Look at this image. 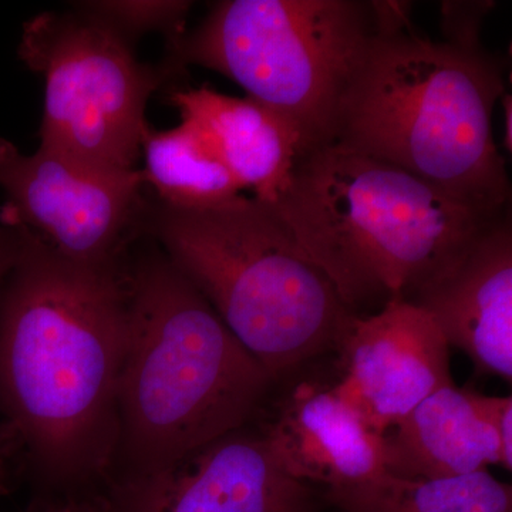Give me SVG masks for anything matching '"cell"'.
<instances>
[{
	"label": "cell",
	"mask_w": 512,
	"mask_h": 512,
	"mask_svg": "<svg viewBox=\"0 0 512 512\" xmlns=\"http://www.w3.org/2000/svg\"><path fill=\"white\" fill-rule=\"evenodd\" d=\"M505 62L412 32L370 39L340 99L332 143L392 164L487 215L510 210L493 134Z\"/></svg>",
	"instance_id": "obj_3"
},
{
	"label": "cell",
	"mask_w": 512,
	"mask_h": 512,
	"mask_svg": "<svg viewBox=\"0 0 512 512\" xmlns=\"http://www.w3.org/2000/svg\"><path fill=\"white\" fill-rule=\"evenodd\" d=\"M373 36L390 37L412 32L413 2L403 0H372L367 2Z\"/></svg>",
	"instance_id": "obj_20"
},
{
	"label": "cell",
	"mask_w": 512,
	"mask_h": 512,
	"mask_svg": "<svg viewBox=\"0 0 512 512\" xmlns=\"http://www.w3.org/2000/svg\"><path fill=\"white\" fill-rule=\"evenodd\" d=\"M20 237L18 228L0 224V285L5 281L10 269L18 259ZM10 485V473L0 456V493H6Z\"/></svg>",
	"instance_id": "obj_21"
},
{
	"label": "cell",
	"mask_w": 512,
	"mask_h": 512,
	"mask_svg": "<svg viewBox=\"0 0 512 512\" xmlns=\"http://www.w3.org/2000/svg\"><path fill=\"white\" fill-rule=\"evenodd\" d=\"M501 106L504 113V146L508 153L512 151V97L510 93L505 92L501 96Z\"/></svg>",
	"instance_id": "obj_22"
},
{
	"label": "cell",
	"mask_w": 512,
	"mask_h": 512,
	"mask_svg": "<svg viewBox=\"0 0 512 512\" xmlns=\"http://www.w3.org/2000/svg\"><path fill=\"white\" fill-rule=\"evenodd\" d=\"M143 231L275 383L338 352L357 316L274 210L254 197L201 208L150 202Z\"/></svg>",
	"instance_id": "obj_5"
},
{
	"label": "cell",
	"mask_w": 512,
	"mask_h": 512,
	"mask_svg": "<svg viewBox=\"0 0 512 512\" xmlns=\"http://www.w3.org/2000/svg\"><path fill=\"white\" fill-rule=\"evenodd\" d=\"M477 372L512 379V224L498 215L457 261L410 299Z\"/></svg>",
	"instance_id": "obj_11"
},
{
	"label": "cell",
	"mask_w": 512,
	"mask_h": 512,
	"mask_svg": "<svg viewBox=\"0 0 512 512\" xmlns=\"http://www.w3.org/2000/svg\"><path fill=\"white\" fill-rule=\"evenodd\" d=\"M269 207L356 315L410 301L497 218L336 143L301 151Z\"/></svg>",
	"instance_id": "obj_4"
},
{
	"label": "cell",
	"mask_w": 512,
	"mask_h": 512,
	"mask_svg": "<svg viewBox=\"0 0 512 512\" xmlns=\"http://www.w3.org/2000/svg\"><path fill=\"white\" fill-rule=\"evenodd\" d=\"M338 352L342 376L333 389L383 436L431 393L454 384L439 326L404 299L355 316Z\"/></svg>",
	"instance_id": "obj_10"
},
{
	"label": "cell",
	"mask_w": 512,
	"mask_h": 512,
	"mask_svg": "<svg viewBox=\"0 0 512 512\" xmlns=\"http://www.w3.org/2000/svg\"><path fill=\"white\" fill-rule=\"evenodd\" d=\"M141 156L144 181L160 204L210 207L241 194L242 188L207 138L188 120L170 130L148 128Z\"/></svg>",
	"instance_id": "obj_15"
},
{
	"label": "cell",
	"mask_w": 512,
	"mask_h": 512,
	"mask_svg": "<svg viewBox=\"0 0 512 512\" xmlns=\"http://www.w3.org/2000/svg\"><path fill=\"white\" fill-rule=\"evenodd\" d=\"M372 37L362 0H224L168 47L165 70L228 77L291 121L306 150L332 143L340 99Z\"/></svg>",
	"instance_id": "obj_6"
},
{
	"label": "cell",
	"mask_w": 512,
	"mask_h": 512,
	"mask_svg": "<svg viewBox=\"0 0 512 512\" xmlns=\"http://www.w3.org/2000/svg\"><path fill=\"white\" fill-rule=\"evenodd\" d=\"M171 104L201 131L242 190L275 204L303 150L298 128L281 113L251 99L211 87H185L170 94Z\"/></svg>",
	"instance_id": "obj_13"
},
{
	"label": "cell",
	"mask_w": 512,
	"mask_h": 512,
	"mask_svg": "<svg viewBox=\"0 0 512 512\" xmlns=\"http://www.w3.org/2000/svg\"><path fill=\"white\" fill-rule=\"evenodd\" d=\"M28 512H84V511L59 510V508H43V510H29Z\"/></svg>",
	"instance_id": "obj_23"
},
{
	"label": "cell",
	"mask_w": 512,
	"mask_h": 512,
	"mask_svg": "<svg viewBox=\"0 0 512 512\" xmlns=\"http://www.w3.org/2000/svg\"><path fill=\"white\" fill-rule=\"evenodd\" d=\"M101 512H318V498L286 473L262 430L245 426L163 470L116 481Z\"/></svg>",
	"instance_id": "obj_9"
},
{
	"label": "cell",
	"mask_w": 512,
	"mask_h": 512,
	"mask_svg": "<svg viewBox=\"0 0 512 512\" xmlns=\"http://www.w3.org/2000/svg\"><path fill=\"white\" fill-rule=\"evenodd\" d=\"M0 285V456L30 510L101 512L119 443L127 261H73L22 225Z\"/></svg>",
	"instance_id": "obj_1"
},
{
	"label": "cell",
	"mask_w": 512,
	"mask_h": 512,
	"mask_svg": "<svg viewBox=\"0 0 512 512\" xmlns=\"http://www.w3.org/2000/svg\"><path fill=\"white\" fill-rule=\"evenodd\" d=\"M82 9L92 13L127 40L147 32H161L168 47L187 33L190 2H87Z\"/></svg>",
	"instance_id": "obj_17"
},
{
	"label": "cell",
	"mask_w": 512,
	"mask_h": 512,
	"mask_svg": "<svg viewBox=\"0 0 512 512\" xmlns=\"http://www.w3.org/2000/svg\"><path fill=\"white\" fill-rule=\"evenodd\" d=\"M143 171L103 173L39 147L23 154L0 138V224L22 225L83 264L123 261L144 234Z\"/></svg>",
	"instance_id": "obj_8"
},
{
	"label": "cell",
	"mask_w": 512,
	"mask_h": 512,
	"mask_svg": "<svg viewBox=\"0 0 512 512\" xmlns=\"http://www.w3.org/2000/svg\"><path fill=\"white\" fill-rule=\"evenodd\" d=\"M494 0H444L440 3L441 42L458 49L481 52V29L495 9Z\"/></svg>",
	"instance_id": "obj_18"
},
{
	"label": "cell",
	"mask_w": 512,
	"mask_h": 512,
	"mask_svg": "<svg viewBox=\"0 0 512 512\" xmlns=\"http://www.w3.org/2000/svg\"><path fill=\"white\" fill-rule=\"evenodd\" d=\"M262 433L289 476L325 491L387 473L383 434L370 429L333 386L299 384Z\"/></svg>",
	"instance_id": "obj_12"
},
{
	"label": "cell",
	"mask_w": 512,
	"mask_h": 512,
	"mask_svg": "<svg viewBox=\"0 0 512 512\" xmlns=\"http://www.w3.org/2000/svg\"><path fill=\"white\" fill-rule=\"evenodd\" d=\"M470 394L481 419L497 434L501 446V466L510 473L512 468V397L483 396L476 392H470Z\"/></svg>",
	"instance_id": "obj_19"
},
{
	"label": "cell",
	"mask_w": 512,
	"mask_h": 512,
	"mask_svg": "<svg viewBox=\"0 0 512 512\" xmlns=\"http://www.w3.org/2000/svg\"><path fill=\"white\" fill-rule=\"evenodd\" d=\"M325 500L342 512H512V487L488 470L436 480L384 473L326 490Z\"/></svg>",
	"instance_id": "obj_16"
},
{
	"label": "cell",
	"mask_w": 512,
	"mask_h": 512,
	"mask_svg": "<svg viewBox=\"0 0 512 512\" xmlns=\"http://www.w3.org/2000/svg\"><path fill=\"white\" fill-rule=\"evenodd\" d=\"M386 471L409 480L466 476L501 466V446L470 390L441 387L384 434Z\"/></svg>",
	"instance_id": "obj_14"
},
{
	"label": "cell",
	"mask_w": 512,
	"mask_h": 512,
	"mask_svg": "<svg viewBox=\"0 0 512 512\" xmlns=\"http://www.w3.org/2000/svg\"><path fill=\"white\" fill-rule=\"evenodd\" d=\"M19 56L45 82L40 147L90 170H137L148 101L170 74L140 63L130 40L84 9L30 19Z\"/></svg>",
	"instance_id": "obj_7"
},
{
	"label": "cell",
	"mask_w": 512,
	"mask_h": 512,
	"mask_svg": "<svg viewBox=\"0 0 512 512\" xmlns=\"http://www.w3.org/2000/svg\"><path fill=\"white\" fill-rule=\"evenodd\" d=\"M127 281L113 484L248 426L275 383L156 242L128 255Z\"/></svg>",
	"instance_id": "obj_2"
}]
</instances>
